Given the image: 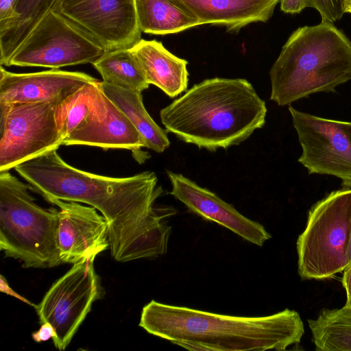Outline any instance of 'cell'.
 Listing matches in <instances>:
<instances>
[{
    "instance_id": "cell-1",
    "label": "cell",
    "mask_w": 351,
    "mask_h": 351,
    "mask_svg": "<svg viewBox=\"0 0 351 351\" xmlns=\"http://www.w3.org/2000/svg\"><path fill=\"white\" fill-rule=\"evenodd\" d=\"M47 201L84 203L106 219L111 256L121 263L158 258L167 253L173 207L156 206L163 190L153 171L114 178L94 174L67 164L57 149L14 168Z\"/></svg>"
},
{
    "instance_id": "cell-2",
    "label": "cell",
    "mask_w": 351,
    "mask_h": 351,
    "mask_svg": "<svg viewBox=\"0 0 351 351\" xmlns=\"http://www.w3.org/2000/svg\"><path fill=\"white\" fill-rule=\"evenodd\" d=\"M139 326L189 350H285L304 334L300 314L289 308L261 317L232 316L150 301Z\"/></svg>"
},
{
    "instance_id": "cell-3",
    "label": "cell",
    "mask_w": 351,
    "mask_h": 351,
    "mask_svg": "<svg viewBox=\"0 0 351 351\" xmlns=\"http://www.w3.org/2000/svg\"><path fill=\"white\" fill-rule=\"evenodd\" d=\"M267 106L242 78L213 77L194 84L160 111L167 132L199 148L237 145L263 127Z\"/></svg>"
},
{
    "instance_id": "cell-4",
    "label": "cell",
    "mask_w": 351,
    "mask_h": 351,
    "mask_svg": "<svg viewBox=\"0 0 351 351\" xmlns=\"http://www.w3.org/2000/svg\"><path fill=\"white\" fill-rule=\"evenodd\" d=\"M269 75L270 99L280 106L313 93L334 92L351 80V41L333 23L298 27Z\"/></svg>"
},
{
    "instance_id": "cell-5",
    "label": "cell",
    "mask_w": 351,
    "mask_h": 351,
    "mask_svg": "<svg viewBox=\"0 0 351 351\" xmlns=\"http://www.w3.org/2000/svg\"><path fill=\"white\" fill-rule=\"evenodd\" d=\"M58 210L36 204L29 186L0 171V249L24 268L62 264L56 242Z\"/></svg>"
},
{
    "instance_id": "cell-6",
    "label": "cell",
    "mask_w": 351,
    "mask_h": 351,
    "mask_svg": "<svg viewBox=\"0 0 351 351\" xmlns=\"http://www.w3.org/2000/svg\"><path fill=\"white\" fill-rule=\"evenodd\" d=\"M351 234V189L332 191L310 209L296 242L302 280L334 277L348 265Z\"/></svg>"
},
{
    "instance_id": "cell-7",
    "label": "cell",
    "mask_w": 351,
    "mask_h": 351,
    "mask_svg": "<svg viewBox=\"0 0 351 351\" xmlns=\"http://www.w3.org/2000/svg\"><path fill=\"white\" fill-rule=\"evenodd\" d=\"M51 102L0 103V171H9L62 145Z\"/></svg>"
},
{
    "instance_id": "cell-8",
    "label": "cell",
    "mask_w": 351,
    "mask_h": 351,
    "mask_svg": "<svg viewBox=\"0 0 351 351\" xmlns=\"http://www.w3.org/2000/svg\"><path fill=\"white\" fill-rule=\"evenodd\" d=\"M106 51L56 11H50L10 58L8 66L59 69L93 64Z\"/></svg>"
},
{
    "instance_id": "cell-9",
    "label": "cell",
    "mask_w": 351,
    "mask_h": 351,
    "mask_svg": "<svg viewBox=\"0 0 351 351\" xmlns=\"http://www.w3.org/2000/svg\"><path fill=\"white\" fill-rule=\"evenodd\" d=\"M94 260L82 261L56 281L44 295L36 311L41 324L49 323L55 331V347L64 350L92 304L103 293Z\"/></svg>"
},
{
    "instance_id": "cell-10",
    "label": "cell",
    "mask_w": 351,
    "mask_h": 351,
    "mask_svg": "<svg viewBox=\"0 0 351 351\" xmlns=\"http://www.w3.org/2000/svg\"><path fill=\"white\" fill-rule=\"evenodd\" d=\"M289 110L302 147L299 162L309 174L335 176L351 189V122Z\"/></svg>"
},
{
    "instance_id": "cell-11",
    "label": "cell",
    "mask_w": 351,
    "mask_h": 351,
    "mask_svg": "<svg viewBox=\"0 0 351 351\" xmlns=\"http://www.w3.org/2000/svg\"><path fill=\"white\" fill-rule=\"evenodd\" d=\"M53 10L106 51L130 48L141 39L135 0H58Z\"/></svg>"
},
{
    "instance_id": "cell-12",
    "label": "cell",
    "mask_w": 351,
    "mask_h": 351,
    "mask_svg": "<svg viewBox=\"0 0 351 351\" xmlns=\"http://www.w3.org/2000/svg\"><path fill=\"white\" fill-rule=\"evenodd\" d=\"M48 202L58 208L56 242L62 263L75 264L109 249L108 223L93 206L60 199Z\"/></svg>"
},
{
    "instance_id": "cell-13",
    "label": "cell",
    "mask_w": 351,
    "mask_h": 351,
    "mask_svg": "<svg viewBox=\"0 0 351 351\" xmlns=\"http://www.w3.org/2000/svg\"><path fill=\"white\" fill-rule=\"evenodd\" d=\"M167 174L171 185L170 194L193 213L259 247L271 238L263 225L243 215L215 193L181 173L167 171Z\"/></svg>"
},
{
    "instance_id": "cell-14",
    "label": "cell",
    "mask_w": 351,
    "mask_h": 351,
    "mask_svg": "<svg viewBox=\"0 0 351 351\" xmlns=\"http://www.w3.org/2000/svg\"><path fill=\"white\" fill-rule=\"evenodd\" d=\"M82 72L58 69L16 73L0 69V103L51 102L59 104L84 86L97 82Z\"/></svg>"
},
{
    "instance_id": "cell-15",
    "label": "cell",
    "mask_w": 351,
    "mask_h": 351,
    "mask_svg": "<svg viewBox=\"0 0 351 351\" xmlns=\"http://www.w3.org/2000/svg\"><path fill=\"white\" fill-rule=\"evenodd\" d=\"M195 17L200 25L224 26L238 32L246 25L265 23L272 16L279 0H172Z\"/></svg>"
},
{
    "instance_id": "cell-16",
    "label": "cell",
    "mask_w": 351,
    "mask_h": 351,
    "mask_svg": "<svg viewBox=\"0 0 351 351\" xmlns=\"http://www.w3.org/2000/svg\"><path fill=\"white\" fill-rule=\"evenodd\" d=\"M62 145H82L128 149L138 152L145 147L143 140L128 118L108 97L105 113L85 127L70 134Z\"/></svg>"
},
{
    "instance_id": "cell-17",
    "label": "cell",
    "mask_w": 351,
    "mask_h": 351,
    "mask_svg": "<svg viewBox=\"0 0 351 351\" xmlns=\"http://www.w3.org/2000/svg\"><path fill=\"white\" fill-rule=\"evenodd\" d=\"M130 49L149 84L157 86L170 98L186 90L189 82L186 60L174 56L155 40L141 39Z\"/></svg>"
},
{
    "instance_id": "cell-18",
    "label": "cell",
    "mask_w": 351,
    "mask_h": 351,
    "mask_svg": "<svg viewBox=\"0 0 351 351\" xmlns=\"http://www.w3.org/2000/svg\"><path fill=\"white\" fill-rule=\"evenodd\" d=\"M99 86L138 130L145 147L157 153H162L169 147L167 132L162 129L146 110L141 92L112 86L104 81L99 82Z\"/></svg>"
},
{
    "instance_id": "cell-19",
    "label": "cell",
    "mask_w": 351,
    "mask_h": 351,
    "mask_svg": "<svg viewBox=\"0 0 351 351\" xmlns=\"http://www.w3.org/2000/svg\"><path fill=\"white\" fill-rule=\"evenodd\" d=\"M99 82L84 86L58 105L56 117L63 140L105 113L107 97Z\"/></svg>"
},
{
    "instance_id": "cell-20",
    "label": "cell",
    "mask_w": 351,
    "mask_h": 351,
    "mask_svg": "<svg viewBox=\"0 0 351 351\" xmlns=\"http://www.w3.org/2000/svg\"><path fill=\"white\" fill-rule=\"evenodd\" d=\"M141 32L176 34L199 25V21L172 0H135Z\"/></svg>"
},
{
    "instance_id": "cell-21",
    "label": "cell",
    "mask_w": 351,
    "mask_h": 351,
    "mask_svg": "<svg viewBox=\"0 0 351 351\" xmlns=\"http://www.w3.org/2000/svg\"><path fill=\"white\" fill-rule=\"evenodd\" d=\"M58 0H17L15 18L0 32V63L8 62L35 26L51 10Z\"/></svg>"
},
{
    "instance_id": "cell-22",
    "label": "cell",
    "mask_w": 351,
    "mask_h": 351,
    "mask_svg": "<svg viewBox=\"0 0 351 351\" xmlns=\"http://www.w3.org/2000/svg\"><path fill=\"white\" fill-rule=\"evenodd\" d=\"M308 324L316 350L351 351V309L323 308Z\"/></svg>"
},
{
    "instance_id": "cell-23",
    "label": "cell",
    "mask_w": 351,
    "mask_h": 351,
    "mask_svg": "<svg viewBox=\"0 0 351 351\" xmlns=\"http://www.w3.org/2000/svg\"><path fill=\"white\" fill-rule=\"evenodd\" d=\"M92 64L110 85L141 93L149 86L130 48L106 51Z\"/></svg>"
},
{
    "instance_id": "cell-24",
    "label": "cell",
    "mask_w": 351,
    "mask_h": 351,
    "mask_svg": "<svg viewBox=\"0 0 351 351\" xmlns=\"http://www.w3.org/2000/svg\"><path fill=\"white\" fill-rule=\"evenodd\" d=\"M344 0H307V7L317 10L322 23H333L343 15Z\"/></svg>"
},
{
    "instance_id": "cell-25",
    "label": "cell",
    "mask_w": 351,
    "mask_h": 351,
    "mask_svg": "<svg viewBox=\"0 0 351 351\" xmlns=\"http://www.w3.org/2000/svg\"><path fill=\"white\" fill-rule=\"evenodd\" d=\"M280 9L287 14H297L307 7V0H279Z\"/></svg>"
},
{
    "instance_id": "cell-26",
    "label": "cell",
    "mask_w": 351,
    "mask_h": 351,
    "mask_svg": "<svg viewBox=\"0 0 351 351\" xmlns=\"http://www.w3.org/2000/svg\"><path fill=\"white\" fill-rule=\"evenodd\" d=\"M55 331L49 323L42 324L40 329L32 334V338L36 342L45 341L55 337Z\"/></svg>"
},
{
    "instance_id": "cell-27",
    "label": "cell",
    "mask_w": 351,
    "mask_h": 351,
    "mask_svg": "<svg viewBox=\"0 0 351 351\" xmlns=\"http://www.w3.org/2000/svg\"><path fill=\"white\" fill-rule=\"evenodd\" d=\"M343 271L342 285L346 293V301L343 306L351 309V264Z\"/></svg>"
},
{
    "instance_id": "cell-28",
    "label": "cell",
    "mask_w": 351,
    "mask_h": 351,
    "mask_svg": "<svg viewBox=\"0 0 351 351\" xmlns=\"http://www.w3.org/2000/svg\"><path fill=\"white\" fill-rule=\"evenodd\" d=\"M343 9L345 13H351V0H344Z\"/></svg>"
},
{
    "instance_id": "cell-29",
    "label": "cell",
    "mask_w": 351,
    "mask_h": 351,
    "mask_svg": "<svg viewBox=\"0 0 351 351\" xmlns=\"http://www.w3.org/2000/svg\"><path fill=\"white\" fill-rule=\"evenodd\" d=\"M347 256H348V265H350V264H351V234H350V243H349Z\"/></svg>"
}]
</instances>
